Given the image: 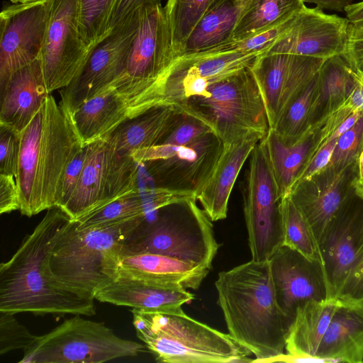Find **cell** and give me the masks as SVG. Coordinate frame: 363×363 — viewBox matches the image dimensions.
I'll return each mask as SVG.
<instances>
[{
  "label": "cell",
  "instance_id": "cell-1",
  "mask_svg": "<svg viewBox=\"0 0 363 363\" xmlns=\"http://www.w3.org/2000/svg\"><path fill=\"white\" fill-rule=\"evenodd\" d=\"M71 218L60 208L42 220L6 262L0 265V312L37 315H94V298L63 287L51 273L49 259L58 236Z\"/></svg>",
  "mask_w": 363,
  "mask_h": 363
},
{
  "label": "cell",
  "instance_id": "cell-2",
  "mask_svg": "<svg viewBox=\"0 0 363 363\" xmlns=\"http://www.w3.org/2000/svg\"><path fill=\"white\" fill-rule=\"evenodd\" d=\"M215 286L228 334L255 356L252 362L284 353L291 323L277 303L269 260L220 272Z\"/></svg>",
  "mask_w": 363,
  "mask_h": 363
},
{
  "label": "cell",
  "instance_id": "cell-3",
  "mask_svg": "<svg viewBox=\"0 0 363 363\" xmlns=\"http://www.w3.org/2000/svg\"><path fill=\"white\" fill-rule=\"evenodd\" d=\"M83 146L69 117L50 94L21 133L16 181L21 214L30 217L56 206L65 168Z\"/></svg>",
  "mask_w": 363,
  "mask_h": 363
},
{
  "label": "cell",
  "instance_id": "cell-4",
  "mask_svg": "<svg viewBox=\"0 0 363 363\" xmlns=\"http://www.w3.org/2000/svg\"><path fill=\"white\" fill-rule=\"evenodd\" d=\"M147 217L88 228L70 220L51 250L52 274L67 290L95 299L118 278L123 245Z\"/></svg>",
  "mask_w": 363,
  "mask_h": 363
},
{
  "label": "cell",
  "instance_id": "cell-5",
  "mask_svg": "<svg viewBox=\"0 0 363 363\" xmlns=\"http://www.w3.org/2000/svg\"><path fill=\"white\" fill-rule=\"evenodd\" d=\"M137 336L155 355L167 363L252 362V353L229 334L198 321L184 312L147 313L132 308Z\"/></svg>",
  "mask_w": 363,
  "mask_h": 363
},
{
  "label": "cell",
  "instance_id": "cell-6",
  "mask_svg": "<svg viewBox=\"0 0 363 363\" xmlns=\"http://www.w3.org/2000/svg\"><path fill=\"white\" fill-rule=\"evenodd\" d=\"M196 201L183 197L157 210L154 218L147 219L126 240L121 257L157 254L210 271L219 245L212 220Z\"/></svg>",
  "mask_w": 363,
  "mask_h": 363
},
{
  "label": "cell",
  "instance_id": "cell-7",
  "mask_svg": "<svg viewBox=\"0 0 363 363\" xmlns=\"http://www.w3.org/2000/svg\"><path fill=\"white\" fill-rule=\"evenodd\" d=\"M204 122L224 145L264 138L269 130L264 102L251 67L211 84L177 108Z\"/></svg>",
  "mask_w": 363,
  "mask_h": 363
},
{
  "label": "cell",
  "instance_id": "cell-8",
  "mask_svg": "<svg viewBox=\"0 0 363 363\" xmlns=\"http://www.w3.org/2000/svg\"><path fill=\"white\" fill-rule=\"evenodd\" d=\"M177 57L164 7L141 9L123 72L110 86L125 102L129 118L152 107L157 86Z\"/></svg>",
  "mask_w": 363,
  "mask_h": 363
},
{
  "label": "cell",
  "instance_id": "cell-9",
  "mask_svg": "<svg viewBox=\"0 0 363 363\" xmlns=\"http://www.w3.org/2000/svg\"><path fill=\"white\" fill-rule=\"evenodd\" d=\"M145 345L118 336L103 323L80 315L65 320L23 350L20 363H102L135 357Z\"/></svg>",
  "mask_w": 363,
  "mask_h": 363
},
{
  "label": "cell",
  "instance_id": "cell-10",
  "mask_svg": "<svg viewBox=\"0 0 363 363\" xmlns=\"http://www.w3.org/2000/svg\"><path fill=\"white\" fill-rule=\"evenodd\" d=\"M223 149L222 140L211 131L181 147L155 145L135 151L132 157L143 165L154 188L197 200Z\"/></svg>",
  "mask_w": 363,
  "mask_h": 363
},
{
  "label": "cell",
  "instance_id": "cell-11",
  "mask_svg": "<svg viewBox=\"0 0 363 363\" xmlns=\"http://www.w3.org/2000/svg\"><path fill=\"white\" fill-rule=\"evenodd\" d=\"M138 165L131 156L118 152L107 136L88 144L78 184L60 208L77 220L139 189Z\"/></svg>",
  "mask_w": 363,
  "mask_h": 363
},
{
  "label": "cell",
  "instance_id": "cell-12",
  "mask_svg": "<svg viewBox=\"0 0 363 363\" xmlns=\"http://www.w3.org/2000/svg\"><path fill=\"white\" fill-rule=\"evenodd\" d=\"M243 211L252 259L269 260L284 245L281 200L261 140L250 155Z\"/></svg>",
  "mask_w": 363,
  "mask_h": 363
},
{
  "label": "cell",
  "instance_id": "cell-13",
  "mask_svg": "<svg viewBox=\"0 0 363 363\" xmlns=\"http://www.w3.org/2000/svg\"><path fill=\"white\" fill-rule=\"evenodd\" d=\"M259 55L218 48L180 55L159 82L152 106L177 108L190 97L202 95L214 82L252 67Z\"/></svg>",
  "mask_w": 363,
  "mask_h": 363
},
{
  "label": "cell",
  "instance_id": "cell-14",
  "mask_svg": "<svg viewBox=\"0 0 363 363\" xmlns=\"http://www.w3.org/2000/svg\"><path fill=\"white\" fill-rule=\"evenodd\" d=\"M78 7L79 0H52L40 57L50 94L67 87L79 75L94 48L81 34Z\"/></svg>",
  "mask_w": 363,
  "mask_h": 363
},
{
  "label": "cell",
  "instance_id": "cell-15",
  "mask_svg": "<svg viewBox=\"0 0 363 363\" xmlns=\"http://www.w3.org/2000/svg\"><path fill=\"white\" fill-rule=\"evenodd\" d=\"M140 10L94 47L81 72L61 91L59 104L68 116L109 88L121 75L138 28Z\"/></svg>",
  "mask_w": 363,
  "mask_h": 363
},
{
  "label": "cell",
  "instance_id": "cell-16",
  "mask_svg": "<svg viewBox=\"0 0 363 363\" xmlns=\"http://www.w3.org/2000/svg\"><path fill=\"white\" fill-rule=\"evenodd\" d=\"M52 0L16 4L0 13V86L40 57Z\"/></svg>",
  "mask_w": 363,
  "mask_h": 363
},
{
  "label": "cell",
  "instance_id": "cell-17",
  "mask_svg": "<svg viewBox=\"0 0 363 363\" xmlns=\"http://www.w3.org/2000/svg\"><path fill=\"white\" fill-rule=\"evenodd\" d=\"M325 59L264 53L251 67L262 96L269 128L318 74Z\"/></svg>",
  "mask_w": 363,
  "mask_h": 363
},
{
  "label": "cell",
  "instance_id": "cell-18",
  "mask_svg": "<svg viewBox=\"0 0 363 363\" xmlns=\"http://www.w3.org/2000/svg\"><path fill=\"white\" fill-rule=\"evenodd\" d=\"M279 308L292 323L297 309L310 301L328 298L321 262L282 245L269 259Z\"/></svg>",
  "mask_w": 363,
  "mask_h": 363
},
{
  "label": "cell",
  "instance_id": "cell-19",
  "mask_svg": "<svg viewBox=\"0 0 363 363\" xmlns=\"http://www.w3.org/2000/svg\"><path fill=\"white\" fill-rule=\"evenodd\" d=\"M347 18L306 6L265 53H288L320 59L342 55L350 35Z\"/></svg>",
  "mask_w": 363,
  "mask_h": 363
},
{
  "label": "cell",
  "instance_id": "cell-20",
  "mask_svg": "<svg viewBox=\"0 0 363 363\" xmlns=\"http://www.w3.org/2000/svg\"><path fill=\"white\" fill-rule=\"evenodd\" d=\"M350 197L328 225L320 243L328 298H336L363 250V200Z\"/></svg>",
  "mask_w": 363,
  "mask_h": 363
},
{
  "label": "cell",
  "instance_id": "cell-21",
  "mask_svg": "<svg viewBox=\"0 0 363 363\" xmlns=\"http://www.w3.org/2000/svg\"><path fill=\"white\" fill-rule=\"evenodd\" d=\"M347 170L327 167L288 194L308 223L318 245L331 220L351 197L345 187Z\"/></svg>",
  "mask_w": 363,
  "mask_h": 363
},
{
  "label": "cell",
  "instance_id": "cell-22",
  "mask_svg": "<svg viewBox=\"0 0 363 363\" xmlns=\"http://www.w3.org/2000/svg\"><path fill=\"white\" fill-rule=\"evenodd\" d=\"M194 296L182 285L158 284L122 277L99 291L95 300L147 313H179Z\"/></svg>",
  "mask_w": 363,
  "mask_h": 363
},
{
  "label": "cell",
  "instance_id": "cell-23",
  "mask_svg": "<svg viewBox=\"0 0 363 363\" xmlns=\"http://www.w3.org/2000/svg\"><path fill=\"white\" fill-rule=\"evenodd\" d=\"M0 89V124L21 133L50 95L40 57L14 72Z\"/></svg>",
  "mask_w": 363,
  "mask_h": 363
},
{
  "label": "cell",
  "instance_id": "cell-24",
  "mask_svg": "<svg viewBox=\"0 0 363 363\" xmlns=\"http://www.w3.org/2000/svg\"><path fill=\"white\" fill-rule=\"evenodd\" d=\"M337 298L316 357L325 362H363V302Z\"/></svg>",
  "mask_w": 363,
  "mask_h": 363
},
{
  "label": "cell",
  "instance_id": "cell-25",
  "mask_svg": "<svg viewBox=\"0 0 363 363\" xmlns=\"http://www.w3.org/2000/svg\"><path fill=\"white\" fill-rule=\"evenodd\" d=\"M209 271L174 257L151 253L123 255L118 277L196 290Z\"/></svg>",
  "mask_w": 363,
  "mask_h": 363
},
{
  "label": "cell",
  "instance_id": "cell-26",
  "mask_svg": "<svg viewBox=\"0 0 363 363\" xmlns=\"http://www.w3.org/2000/svg\"><path fill=\"white\" fill-rule=\"evenodd\" d=\"M259 140L253 138L224 145L211 178L197 198L212 221L226 218L234 184L245 162Z\"/></svg>",
  "mask_w": 363,
  "mask_h": 363
},
{
  "label": "cell",
  "instance_id": "cell-27",
  "mask_svg": "<svg viewBox=\"0 0 363 363\" xmlns=\"http://www.w3.org/2000/svg\"><path fill=\"white\" fill-rule=\"evenodd\" d=\"M68 116L82 145L107 136L129 118L125 102L111 87L83 103Z\"/></svg>",
  "mask_w": 363,
  "mask_h": 363
},
{
  "label": "cell",
  "instance_id": "cell-28",
  "mask_svg": "<svg viewBox=\"0 0 363 363\" xmlns=\"http://www.w3.org/2000/svg\"><path fill=\"white\" fill-rule=\"evenodd\" d=\"M250 1L214 0L186 40L179 56L231 42L234 29Z\"/></svg>",
  "mask_w": 363,
  "mask_h": 363
},
{
  "label": "cell",
  "instance_id": "cell-29",
  "mask_svg": "<svg viewBox=\"0 0 363 363\" xmlns=\"http://www.w3.org/2000/svg\"><path fill=\"white\" fill-rule=\"evenodd\" d=\"M337 303V298H327L310 301L300 306L287 335L286 353L295 357H316Z\"/></svg>",
  "mask_w": 363,
  "mask_h": 363
},
{
  "label": "cell",
  "instance_id": "cell-30",
  "mask_svg": "<svg viewBox=\"0 0 363 363\" xmlns=\"http://www.w3.org/2000/svg\"><path fill=\"white\" fill-rule=\"evenodd\" d=\"M176 110L169 105L153 106L122 122L107 138L118 152L131 156L135 151L157 145Z\"/></svg>",
  "mask_w": 363,
  "mask_h": 363
},
{
  "label": "cell",
  "instance_id": "cell-31",
  "mask_svg": "<svg viewBox=\"0 0 363 363\" xmlns=\"http://www.w3.org/2000/svg\"><path fill=\"white\" fill-rule=\"evenodd\" d=\"M264 145L272 174L281 198L288 195L303 167L313 144L314 138L307 133L292 145L285 144L275 131L269 128L260 140Z\"/></svg>",
  "mask_w": 363,
  "mask_h": 363
},
{
  "label": "cell",
  "instance_id": "cell-32",
  "mask_svg": "<svg viewBox=\"0 0 363 363\" xmlns=\"http://www.w3.org/2000/svg\"><path fill=\"white\" fill-rule=\"evenodd\" d=\"M320 112L321 91L318 73L272 129L285 144L292 145L310 133L311 128L319 118Z\"/></svg>",
  "mask_w": 363,
  "mask_h": 363
},
{
  "label": "cell",
  "instance_id": "cell-33",
  "mask_svg": "<svg viewBox=\"0 0 363 363\" xmlns=\"http://www.w3.org/2000/svg\"><path fill=\"white\" fill-rule=\"evenodd\" d=\"M305 7L303 0H251L234 29L232 41L246 39L278 26Z\"/></svg>",
  "mask_w": 363,
  "mask_h": 363
},
{
  "label": "cell",
  "instance_id": "cell-34",
  "mask_svg": "<svg viewBox=\"0 0 363 363\" xmlns=\"http://www.w3.org/2000/svg\"><path fill=\"white\" fill-rule=\"evenodd\" d=\"M318 78L321 91L320 117L343 103L359 82L356 73L342 55L325 59L319 70Z\"/></svg>",
  "mask_w": 363,
  "mask_h": 363
},
{
  "label": "cell",
  "instance_id": "cell-35",
  "mask_svg": "<svg viewBox=\"0 0 363 363\" xmlns=\"http://www.w3.org/2000/svg\"><path fill=\"white\" fill-rule=\"evenodd\" d=\"M281 211L284 233L283 245L321 262L319 245L313 233L289 195L282 198Z\"/></svg>",
  "mask_w": 363,
  "mask_h": 363
},
{
  "label": "cell",
  "instance_id": "cell-36",
  "mask_svg": "<svg viewBox=\"0 0 363 363\" xmlns=\"http://www.w3.org/2000/svg\"><path fill=\"white\" fill-rule=\"evenodd\" d=\"M150 213L152 211L147 196L145 197L137 189L75 221L79 228H88L148 216Z\"/></svg>",
  "mask_w": 363,
  "mask_h": 363
},
{
  "label": "cell",
  "instance_id": "cell-37",
  "mask_svg": "<svg viewBox=\"0 0 363 363\" xmlns=\"http://www.w3.org/2000/svg\"><path fill=\"white\" fill-rule=\"evenodd\" d=\"M214 0H167L164 6L177 57L205 12Z\"/></svg>",
  "mask_w": 363,
  "mask_h": 363
},
{
  "label": "cell",
  "instance_id": "cell-38",
  "mask_svg": "<svg viewBox=\"0 0 363 363\" xmlns=\"http://www.w3.org/2000/svg\"><path fill=\"white\" fill-rule=\"evenodd\" d=\"M118 0H79L78 21L85 41L94 48L111 30L110 21Z\"/></svg>",
  "mask_w": 363,
  "mask_h": 363
},
{
  "label": "cell",
  "instance_id": "cell-39",
  "mask_svg": "<svg viewBox=\"0 0 363 363\" xmlns=\"http://www.w3.org/2000/svg\"><path fill=\"white\" fill-rule=\"evenodd\" d=\"M211 131L212 129L204 122L177 108L164 135L155 145L181 147Z\"/></svg>",
  "mask_w": 363,
  "mask_h": 363
},
{
  "label": "cell",
  "instance_id": "cell-40",
  "mask_svg": "<svg viewBox=\"0 0 363 363\" xmlns=\"http://www.w3.org/2000/svg\"><path fill=\"white\" fill-rule=\"evenodd\" d=\"M363 149V113L356 123L337 140L328 167L348 169Z\"/></svg>",
  "mask_w": 363,
  "mask_h": 363
},
{
  "label": "cell",
  "instance_id": "cell-41",
  "mask_svg": "<svg viewBox=\"0 0 363 363\" xmlns=\"http://www.w3.org/2000/svg\"><path fill=\"white\" fill-rule=\"evenodd\" d=\"M14 317V314L0 312V354L32 346L37 339Z\"/></svg>",
  "mask_w": 363,
  "mask_h": 363
},
{
  "label": "cell",
  "instance_id": "cell-42",
  "mask_svg": "<svg viewBox=\"0 0 363 363\" xmlns=\"http://www.w3.org/2000/svg\"><path fill=\"white\" fill-rule=\"evenodd\" d=\"M296 15L285 22L258 34L242 40L231 41L218 48L245 53L264 54L288 30Z\"/></svg>",
  "mask_w": 363,
  "mask_h": 363
},
{
  "label": "cell",
  "instance_id": "cell-43",
  "mask_svg": "<svg viewBox=\"0 0 363 363\" xmlns=\"http://www.w3.org/2000/svg\"><path fill=\"white\" fill-rule=\"evenodd\" d=\"M21 147V133L0 124V174L16 178Z\"/></svg>",
  "mask_w": 363,
  "mask_h": 363
},
{
  "label": "cell",
  "instance_id": "cell-44",
  "mask_svg": "<svg viewBox=\"0 0 363 363\" xmlns=\"http://www.w3.org/2000/svg\"><path fill=\"white\" fill-rule=\"evenodd\" d=\"M86 152L87 145L79 150L65 168L57 191L56 206L62 208L74 192L83 169Z\"/></svg>",
  "mask_w": 363,
  "mask_h": 363
},
{
  "label": "cell",
  "instance_id": "cell-45",
  "mask_svg": "<svg viewBox=\"0 0 363 363\" xmlns=\"http://www.w3.org/2000/svg\"><path fill=\"white\" fill-rule=\"evenodd\" d=\"M337 298L363 302V250L352 264Z\"/></svg>",
  "mask_w": 363,
  "mask_h": 363
},
{
  "label": "cell",
  "instance_id": "cell-46",
  "mask_svg": "<svg viewBox=\"0 0 363 363\" xmlns=\"http://www.w3.org/2000/svg\"><path fill=\"white\" fill-rule=\"evenodd\" d=\"M337 140V139H335L328 143L317 152L307 164L302 167L296 177L290 191L302 182L311 179L328 167Z\"/></svg>",
  "mask_w": 363,
  "mask_h": 363
},
{
  "label": "cell",
  "instance_id": "cell-47",
  "mask_svg": "<svg viewBox=\"0 0 363 363\" xmlns=\"http://www.w3.org/2000/svg\"><path fill=\"white\" fill-rule=\"evenodd\" d=\"M20 207V194L16 178L0 174V213L19 210Z\"/></svg>",
  "mask_w": 363,
  "mask_h": 363
},
{
  "label": "cell",
  "instance_id": "cell-48",
  "mask_svg": "<svg viewBox=\"0 0 363 363\" xmlns=\"http://www.w3.org/2000/svg\"><path fill=\"white\" fill-rule=\"evenodd\" d=\"M159 4H161L160 0H118L110 21V30L139 10Z\"/></svg>",
  "mask_w": 363,
  "mask_h": 363
},
{
  "label": "cell",
  "instance_id": "cell-49",
  "mask_svg": "<svg viewBox=\"0 0 363 363\" xmlns=\"http://www.w3.org/2000/svg\"><path fill=\"white\" fill-rule=\"evenodd\" d=\"M350 68L357 74H363V36L351 37L342 55Z\"/></svg>",
  "mask_w": 363,
  "mask_h": 363
},
{
  "label": "cell",
  "instance_id": "cell-50",
  "mask_svg": "<svg viewBox=\"0 0 363 363\" xmlns=\"http://www.w3.org/2000/svg\"><path fill=\"white\" fill-rule=\"evenodd\" d=\"M346 18L350 23L352 30L363 28V1L352 4L347 6L345 10Z\"/></svg>",
  "mask_w": 363,
  "mask_h": 363
},
{
  "label": "cell",
  "instance_id": "cell-51",
  "mask_svg": "<svg viewBox=\"0 0 363 363\" xmlns=\"http://www.w3.org/2000/svg\"><path fill=\"white\" fill-rule=\"evenodd\" d=\"M354 0H303L304 3H312L318 9L342 11L352 4Z\"/></svg>",
  "mask_w": 363,
  "mask_h": 363
},
{
  "label": "cell",
  "instance_id": "cell-52",
  "mask_svg": "<svg viewBox=\"0 0 363 363\" xmlns=\"http://www.w3.org/2000/svg\"><path fill=\"white\" fill-rule=\"evenodd\" d=\"M347 100L354 111H360L363 113V85L359 82Z\"/></svg>",
  "mask_w": 363,
  "mask_h": 363
},
{
  "label": "cell",
  "instance_id": "cell-53",
  "mask_svg": "<svg viewBox=\"0 0 363 363\" xmlns=\"http://www.w3.org/2000/svg\"><path fill=\"white\" fill-rule=\"evenodd\" d=\"M352 186L354 195L363 200V179H354Z\"/></svg>",
  "mask_w": 363,
  "mask_h": 363
},
{
  "label": "cell",
  "instance_id": "cell-54",
  "mask_svg": "<svg viewBox=\"0 0 363 363\" xmlns=\"http://www.w3.org/2000/svg\"><path fill=\"white\" fill-rule=\"evenodd\" d=\"M358 177L359 179H363V149L362 150L358 158Z\"/></svg>",
  "mask_w": 363,
  "mask_h": 363
},
{
  "label": "cell",
  "instance_id": "cell-55",
  "mask_svg": "<svg viewBox=\"0 0 363 363\" xmlns=\"http://www.w3.org/2000/svg\"><path fill=\"white\" fill-rule=\"evenodd\" d=\"M350 36L351 37H361L363 36V28L352 30L350 26Z\"/></svg>",
  "mask_w": 363,
  "mask_h": 363
},
{
  "label": "cell",
  "instance_id": "cell-56",
  "mask_svg": "<svg viewBox=\"0 0 363 363\" xmlns=\"http://www.w3.org/2000/svg\"><path fill=\"white\" fill-rule=\"evenodd\" d=\"M13 4H21V3H27V2H31L38 0H10Z\"/></svg>",
  "mask_w": 363,
  "mask_h": 363
},
{
  "label": "cell",
  "instance_id": "cell-57",
  "mask_svg": "<svg viewBox=\"0 0 363 363\" xmlns=\"http://www.w3.org/2000/svg\"><path fill=\"white\" fill-rule=\"evenodd\" d=\"M359 83L363 85V74H357Z\"/></svg>",
  "mask_w": 363,
  "mask_h": 363
}]
</instances>
